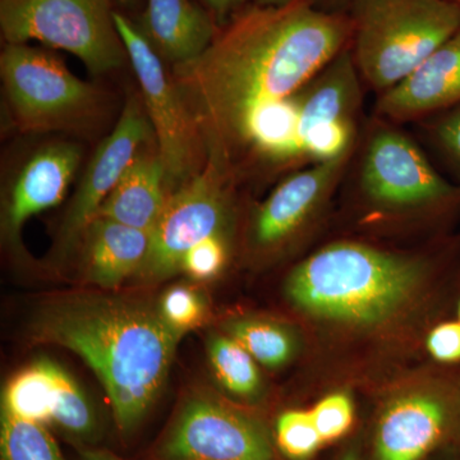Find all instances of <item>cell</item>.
<instances>
[{
	"instance_id": "6da1fadb",
	"label": "cell",
	"mask_w": 460,
	"mask_h": 460,
	"mask_svg": "<svg viewBox=\"0 0 460 460\" xmlns=\"http://www.w3.org/2000/svg\"><path fill=\"white\" fill-rule=\"evenodd\" d=\"M352 31L347 12L323 11L311 0L251 3L201 56L174 66L172 81L201 129L208 157L235 181L257 127L349 48Z\"/></svg>"
},
{
	"instance_id": "7a4b0ae2",
	"label": "cell",
	"mask_w": 460,
	"mask_h": 460,
	"mask_svg": "<svg viewBox=\"0 0 460 460\" xmlns=\"http://www.w3.org/2000/svg\"><path fill=\"white\" fill-rule=\"evenodd\" d=\"M454 286H460V233L411 248L334 239L296 263L286 293L314 323L366 334L401 323Z\"/></svg>"
},
{
	"instance_id": "3957f363",
	"label": "cell",
	"mask_w": 460,
	"mask_h": 460,
	"mask_svg": "<svg viewBox=\"0 0 460 460\" xmlns=\"http://www.w3.org/2000/svg\"><path fill=\"white\" fill-rule=\"evenodd\" d=\"M114 292L51 299L30 330L36 343L65 348L90 366L128 438L159 398L184 334L166 323L157 302Z\"/></svg>"
},
{
	"instance_id": "277c9868",
	"label": "cell",
	"mask_w": 460,
	"mask_h": 460,
	"mask_svg": "<svg viewBox=\"0 0 460 460\" xmlns=\"http://www.w3.org/2000/svg\"><path fill=\"white\" fill-rule=\"evenodd\" d=\"M338 196L365 239L452 234L460 220V186L432 164L404 126L368 115Z\"/></svg>"
},
{
	"instance_id": "5b68a950",
	"label": "cell",
	"mask_w": 460,
	"mask_h": 460,
	"mask_svg": "<svg viewBox=\"0 0 460 460\" xmlns=\"http://www.w3.org/2000/svg\"><path fill=\"white\" fill-rule=\"evenodd\" d=\"M347 13L354 65L376 96L404 81L460 30L454 0H354Z\"/></svg>"
},
{
	"instance_id": "8992f818",
	"label": "cell",
	"mask_w": 460,
	"mask_h": 460,
	"mask_svg": "<svg viewBox=\"0 0 460 460\" xmlns=\"http://www.w3.org/2000/svg\"><path fill=\"white\" fill-rule=\"evenodd\" d=\"M0 74L12 122L20 131L77 129L98 117L99 90L75 77L48 51L26 44H5Z\"/></svg>"
},
{
	"instance_id": "52a82bcc",
	"label": "cell",
	"mask_w": 460,
	"mask_h": 460,
	"mask_svg": "<svg viewBox=\"0 0 460 460\" xmlns=\"http://www.w3.org/2000/svg\"><path fill=\"white\" fill-rule=\"evenodd\" d=\"M113 0H0L7 44L36 40L77 57L93 75L122 66L127 51L114 22Z\"/></svg>"
},
{
	"instance_id": "ba28073f",
	"label": "cell",
	"mask_w": 460,
	"mask_h": 460,
	"mask_svg": "<svg viewBox=\"0 0 460 460\" xmlns=\"http://www.w3.org/2000/svg\"><path fill=\"white\" fill-rule=\"evenodd\" d=\"M354 148L337 159L290 172L253 208L246 228V248L252 259H281L316 237L334 208Z\"/></svg>"
},
{
	"instance_id": "9c48e42d",
	"label": "cell",
	"mask_w": 460,
	"mask_h": 460,
	"mask_svg": "<svg viewBox=\"0 0 460 460\" xmlns=\"http://www.w3.org/2000/svg\"><path fill=\"white\" fill-rule=\"evenodd\" d=\"M235 186L229 172L208 157L204 168L169 196L136 278L148 284L169 279L181 271L184 257L206 238L234 234Z\"/></svg>"
},
{
	"instance_id": "30bf717a",
	"label": "cell",
	"mask_w": 460,
	"mask_h": 460,
	"mask_svg": "<svg viewBox=\"0 0 460 460\" xmlns=\"http://www.w3.org/2000/svg\"><path fill=\"white\" fill-rule=\"evenodd\" d=\"M114 22L140 84L142 104L153 126L169 189H175L178 183L181 187L208 162L201 129L172 77L166 74L164 60L137 25L117 11Z\"/></svg>"
},
{
	"instance_id": "8fae6325",
	"label": "cell",
	"mask_w": 460,
	"mask_h": 460,
	"mask_svg": "<svg viewBox=\"0 0 460 460\" xmlns=\"http://www.w3.org/2000/svg\"><path fill=\"white\" fill-rule=\"evenodd\" d=\"M154 460H278L268 429L213 395L190 396L153 450Z\"/></svg>"
},
{
	"instance_id": "7c38bea8",
	"label": "cell",
	"mask_w": 460,
	"mask_h": 460,
	"mask_svg": "<svg viewBox=\"0 0 460 460\" xmlns=\"http://www.w3.org/2000/svg\"><path fill=\"white\" fill-rule=\"evenodd\" d=\"M460 438V374L426 377L378 416L374 460H423Z\"/></svg>"
},
{
	"instance_id": "4fadbf2b",
	"label": "cell",
	"mask_w": 460,
	"mask_h": 460,
	"mask_svg": "<svg viewBox=\"0 0 460 460\" xmlns=\"http://www.w3.org/2000/svg\"><path fill=\"white\" fill-rule=\"evenodd\" d=\"M154 136L144 104L136 98L129 99L113 131L93 154L69 204L60 226V250L66 252L80 244L84 230L98 217L115 184L138 155L142 145L153 140Z\"/></svg>"
},
{
	"instance_id": "5bb4252c",
	"label": "cell",
	"mask_w": 460,
	"mask_h": 460,
	"mask_svg": "<svg viewBox=\"0 0 460 460\" xmlns=\"http://www.w3.org/2000/svg\"><path fill=\"white\" fill-rule=\"evenodd\" d=\"M460 104V30L404 81L376 96L372 114L390 122L419 123Z\"/></svg>"
},
{
	"instance_id": "9a60e30c",
	"label": "cell",
	"mask_w": 460,
	"mask_h": 460,
	"mask_svg": "<svg viewBox=\"0 0 460 460\" xmlns=\"http://www.w3.org/2000/svg\"><path fill=\"white\" fill-rule=\"evenodd\" d=\"M81 163V150L71 144L41 147L21 166L12 181L3 213V229L16 242L35 215L59 205Z\"/></svg>"
},
{
	"instance_id": "2e32d148",
	"label": "cell",
	"mask_w": 460,
	"mask_h": 460,
	"mask_svg": "<svg viewBox=\"0 0 460 460\" xmlns=\"http://www.w3.org/2000/svg\"><path fill=\"white\" fill-rule=\"evenodd\" d=\"M150 243L151 232L96 217L80 241L84 279L102 289L117 290L137 277Z\"/></svg>"
},
{
	"instance_id": "e0dca14e",
	"label": "cell",
	"mask_w": 460,
	"mask_h": 460,
	"mask_svg": "<svg viewBox=\"0 0 460 460\" xmlns=\"http://www.w3.org/2000/svg\"><path fill=\"white\" fill-rule=\"evenodd\" d=\"M137 27L160 58L172 66L201 56L220 29L213 14L190 0H146Z\"/></svg>"
},
{
	"instance_id": "ac0fdd59",
	"label": "cell",
	"mask_w": 460,
	"mask_h": 460,
	"mask_svg": "<svg viewBox=\"0 0 460 460\" xmlns=\"http://www.w3.org/2000/svg\"><path fill=\"white\" fill-rule=\"evenodd\" d=\"M169 190L159 155L138 154L100 208L98 217L151 232L164 211Z\"/></svg>"
},
{
	"instance_id": "d6986e66",
	"label": "cell",
	"mask_w": 460,
	"mask_h": 460,
	"mask_svg": "<svg viewBox=\"0 0 460 460\" xmlns=\"http://www.w3.org/2000/svg\"><path fill=\"white\" fill-rule=\"evenodd\" d=\"M56 367L57 363L41 359L18 372L5 387L3 411L44 425L50 422L57 401Z\"/></svg>"
},
{
	"instance_id": "ffe728a7",
	"label": "cell",
	"mask_w": 460,
	"mask_h": 460,
	"mask_svg": "<svg viewBox=\"0 0 460 460\" xmlns=\"http://www.w3.org/2000/svg\"><path fill=\"white\" fill-rule=\"evenodd\" d=\"M230 338L269 368H280L292 361L298 343L292 330L275 321L238 319L226 326Z\"/></svg>"
},
{
	"instance_id": "44dd1931",
	"label": "cell",
	"mask_w": 460,
	"mask_h": 460,
	"mask_svg": "<svg viewBox=\"0 0 460 460\" xmlns=\"http://www.w3.org/2000/svg\"><path fill=\"white\" fill-rule=\"evenodd\" d=\"M208 358L217 380L230 394L253 399L261 393L262 380L256 359L229 335L210 339Z\"/></svg>"
},
{
	"instance_id": "7402d4cb",
	"label": "cell",
	"mask_w": 460,
	"mask_h": 460,
	"mask_svg": "<svg viewBox=\"0 0 460 460\" xmlns=\"http://www.w3.org/2000/svg\"><path fill=\"white\" fill-rule=\"evenodd\" d=\"M2 460H65L44 423L20 419L2 411Z\"/></svg>"
},
{
	"instance_id": "603a6c76",
	"label": "cell",
	"mask_w": 460,
	"mask_h": 460,
	"mask_svg": "<svg viewBox=\"0 0 460 460\" xmlns=\"http://www.w3.org/2000/svg\"><path fill=\"white\" fill-rule=\"evenodd\" d=\"M57 401L50 422L75 440H91L98 432L93 405L74 378L56 367Z\"/></svg>"
},
{
	"instance_id": "cb8c5ba5",
	"label": "cell",
	"mask_w": 460,
	"mask_h": 460,
	"mask_svg": "<svg viewBox=\"0 0 460 460\" xmlns=\"http://www.w3.org/2000/svg\"><path fill=\"white\" fill-rule=\"evenodd\" d=\"M416 124L420 138L460 186V104Z\"/></svg>"
},
{
	"instance_id": "d4e9b609",
	"label": "cell",
	"mask_w": 460,
	"mask_h": 460,
	"mask_svg": "<svg viewBox=\"0 0 460 460\" xmlns=\"http://www.w3.org/2000/svg\"><path fill=\"white\" fill-rule=\"evenodd\" d=\"M275 438L280 452L290 460L313 458L323 438L314 426L311 411L293 410L284 411L278 419Z\"/></svg>"
},
{
	"instance_id": "484cf974",
	"label": "cell",
	"mask_w": 460,
	"mask_h": 460,
	"mask_svg": "<svg viewBox=\"0 0 460 460\" xmlns=\"http://www.w3.org/2000/svg\"><path fill=\"white\" fill-rule=\"evenodd\" d=\"M157 305L166 323L184 335L199 328L208 319V301L196 288L172 287L160 296Z\"/></svg>"
},
{
	"instance_id": "4316f807",
	"label": "cell",
	"mask_w": 460,
	"mask_h": 460,
	"mask_svg": "<svg viewBox=\"0 0 460 460\" xmlns=\"http://www.w3.org/2000/svg\"><path fill=\"white\" fill-rule=\"evenodd\" d=\"M233 235L215 234L206 238L184 257L181 271L196 280L217 277L228 262Z\"/></svg>"
},
{
	"instance_id": "83f0119b",
	"label": "cell",
	"mask_w": 460,
	"mask_h": 460,
	"mask_svg": "<svg viewBox=\"0 0 460 460\" xmlns=\"http://www.w3.org/2000/svg\"><path fill=\"white\" fill-rule=\"evenodd\" d=\"M310 411L323 443L339 440L352 429L354 405L352 398L345 393L325 396Z\"/></svg>"
},
{
	"instance_id": "f1b7e54d",
	"label": "cell",
	"mask_w": 460,
	"mask_h": 460,
	"mask_svg": "<svg viewBox=\"0 0 460 460\" xmlns=\"http://www.w3.org/2000/svg\"><path fill=\"white\" fill-rule=\"evenodd\" d=\"M426 349L440 365H460V321L445 320L432 326L426 337Z\"/></svg>"
},
{
	"instance_id": "f546056e",
	"label": "cell",
	"mask_w": 460,
	"mask_h": 460,
	"mask_svg": "<svg viewBox=\"0 0 460 460\" xmlns=\"http://www.w3.org/2000/svg\"><path fill=\"white\" fill-rule=\"evenodd\" d=\"M217 25L222 27L242 8L246 7L247 0H202Z\"/></svg>"
},
{
	"instance_id": "4dcf8cb0",
	"label": "cell",
	"mask_w": 460,
	"mask_h": 460,
	"mask_svg": "<svg viewBox=\"0 0 460 460\" xmlns=\"http://www.w3.org/2000/svg\"><path fill=\"white\" fill-rule=\"evenodd\" d=\"M314 7L328 12H347L354 0H311Z\"/></svg>"
},
{
	"instance_id": "1f68e13d",
	"label": "cell",
	"mask_w": 460,
	"mask_h": 460,
	"mask_svg": "<svg viewBox=\"0 0 460 460\" xmlns=\"http://www.w3.org/2000/svg\"><path fill=\"white\" fill-rule=\"evenodd\" d=\"M80 454L81 460H123L107 450L89 449V447L81 449Z\"/></svg>"
},
{
	"instance_id": "d6a6232c",
	"label": "cell",
	"mask_w": 460,
	"mask_h": 460,
	"mask_svg": "<svg viewBox=\"0 0 460 460\" xmlns=\"http://www.w3.org/2000/svg\"><path fill=\"white\" fill-rule=\"evenodd\" d=\"M289 2L292 0H252V3L259 5H281Z\"/></svg>"
},
{
	"instance_id": "836d02e7",
	"label": "cell",
	"mask_w": 460,
	"mask_h": 460,
	"mask_svg": "<svg viewBox=\"0 0 460 460\" xmlns=\"http://www.w3.org/2000/svg\"><path fill=\"white\" fill-rule=\"evenodd\" d=\"M339 460H359L358 453L354 449L348 450Z\"/></svg>"
},
{
	"instance_id": "e575fe53",
	"label": "cell",
	"mask_w": 460,
	"mask_h": 460,
	"mask_svg": "<svg viewBox=\"0 0 460 460\" xmlns=\"http://www.w3.org/2000/svg\"><path fill=\"white\" fill-rule=\"evenodd\" d=\"M456 319L460 321V296L456 299Z\"/></svg>"
},
{
	"instance_id": "d590c367",
	"label": "cell",
	"mask_w": 460,
	"mask_h": 460,
	"mask_svg": "<svg viewBox=\"0 0 460 460\" xmlns=\"http://www.w3.org/2000/svg\"><path fill=\"white\" fill-rule=\"evenodd\" d=\"M454 2L458 3V4L460 5V0H454Z\"/></svg>"
}]
</instances>
